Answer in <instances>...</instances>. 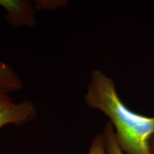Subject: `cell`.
<instances>
[{
  "instance_id": "obj_2",
  "label": "cell",
  "mask_w": 154,
  "mask_h": 154,
  "mask_svg": "<svg viewBox=\"0 0 154 154\" xmlns=\"http://www.w3.org/2000/svg\"><path fill=\"white\" fill-rule=\"evenodd\" d=\"M38 115L33 101L14 102L9 94L0 91V129L8 125L21 126L34 120Z\"/></svg>"
},
{
  "instance_id": "obj_8",
  "label": "cell",
  "mask_w": 154,
  "mask_h": 154,
  "mask_svg": "<svg viewBox=\"0 0 154 154\" xmlns=\"http://www.w3.org/2000/svg\"><path fill=\"white\" fill-rule=\"evenodd\" d=\"M150 151L151 154H154V135L150 140Z\"/></svg>"
},
{
  "instance_id": "obj_1",
  "label": "cell",
  "mask_w": 154,
  "mask_h": 154,
  "mask_svg": "<svg viewBox=\"0 0 154 154\" xmlns=\"http://www.w3.org/2000/svg\"><path fill=\"white\" fill-rule=\"evenodd\" d=\"M84 100L88 107L101 111L109 118L124 154H151L154 117L128 109L119 96L112 78L100 70L93 71Z\"/></svg>"
},
{
  "instance_id": "obj_7",
  "label": "cell",
  "mask_w": 154,
  "mask_h": 154,
  "mask_svg": "<svg viewBox=\"0 0 154 154\" xmlns=\"http://www.w3.org/2000/svg\"><path fill=\"white\" fill-rule=\"evenodd\" d=\"M87 154H106L103 133L98 134L92 140Z\"/></svg>"
},
{
  "instance_id": "obj_4",
  "label": "cell",
  "mask_w": 154,
  "mask_h": 154,
  "mask_svg": "<svg viewBox=\"0 0 154 154\" xmlns=\"http://www.w3.org/2000/svg\"><path fill=\"white\" fill-rule=\"evenodd\" d=\"M22 88L21 77L9 64L0 59V91L10 94Z\"/></svg>"
},
{
  "instance_id": "obj_5",
  "label": "cell",
  "mask_w": 154,
  "mask_h": 154,
  "mask_svg": "<svg viewBox=\"0 0 154 154\" xmlns=\"http://www.w3.org/2000/svg\"><path fill=\"white\" fill-rule=\"evenodd\" d=\"M103 134L106 154H124L117 142L113 127L109 121L106 124Z\"/></svg>"
},
{
  "instance_id": "obj_3",
  "label": "cell",
  "mask_w": 154,
  "mask_h": 154,
  "mask_svg": "<svg viewBox=\"0 0 154 154\" xmlns=\"http://www.w3.org/2000/svg\"><path fill=\"white\" fill-rule=\"evenodd\" d=\"M5 19L13 28L34 27L36 24L34 4L29 0H0Z\"/></svg>"
},
{
  "instance_id": "obj_6",
  "label": "cell",
  "mask_w": 154,
  "mask_h": 154,
  "mask_svg": "<svg viewBox=\"0 0 154 154\" xmlns=\"http://www.w3.org/2000/svg\"><path fill=\"white\" fill-rule=\"evenodd\" d=\"M35 9L40 11H55L63 8L69 4L66 0H36L34 1Z\"/></svg>"
}]
</instances>
